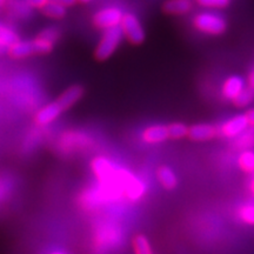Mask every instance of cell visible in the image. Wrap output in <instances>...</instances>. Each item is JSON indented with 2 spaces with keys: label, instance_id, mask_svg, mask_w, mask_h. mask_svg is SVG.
<instances>
[{
  "label": "cell",
  "instance_id": "6da1fadb",
  "mask_svg": "<svg viewBox=\"0 0 254 254\" xmlns=\"http://www.w3.org/2000/svg\"><path fill=\"white\" fill-rule=\"evenodd\" d=\"M92 172L100 184L104 198L124 194L131 201H136L145 194V184L127 170L119 167L105 157H97L91 163Z\"/></svg>",
  "mask_w": 254,
  "mask_h": 254
},
{
  "label": "cell",
  "instance_id": "7a4b0ae2",
  "mask_svg": "<svg viewBox=\"0 0 254 254\" xmlns=\"http://www.w3.org/2000/svg\"><path fill=\"white\" fill-rule=\"evenodd\" d=\"M123 37L124 34L120 26L105 30L103 37H101L99 44H98L97 49L94 51L95 59L99 60V62L109 59L118 49L123 40Z\"/></svg>",
  "mask_w": 254,
  "mask_h": 254
},
{
  "label": "cell",
  "instance_id": "3957f363",
  "mask_svg": "<svg viewBox=\"0 0 254 254\" xmlns=\"http://www.w3.org/2000/svg\"><path fill=\"white\" fill-rule=\"evenodd\" d=\"M193 25L196 30L204 32L206 34H212V36L222 34L227 27L224 18L218 14L209 13V12L196 14L193 19Z\"/></svg>",
  "mask_w": 254,
  "mask_h": 254
},
{
  "label": "cell",
  "instance_id": "277c9868",
  "mask_svg": "<svg viewBox=\"0 0 254 254\" xmlns=\"http://www.w3.org/2000/svg\"><path fill=\"white\" fill-rule=\"evenodd\" d=\"M124 37L133 45H140L145 40V31L139 19L133 13H125L120 23Z\"/></svg>",
  "mask_w": 254,
  "mask_h": 254
},
{
  "label": "cell",
  "instance_id": "5b68a950",
  "mask_svg": "<svg viewBox=\"0 0 254 254\" xmlns=\"http://www.w3.org/2000/svg\"><path fill=\"white\" fill-rule=\"evenodd\" d=\"M123 17V11L118 7L103 8L93 17V25L100 30H109V28L120 26Z\"/></svg>",
  "mask_w": 254,
  "mask_h": 254
},
{
  "label": "cell",
  "instance_id": "8992f818",
  "mask_svg": "<svg viewBox=\"0 0 254 254\" xmlns=\"http://www.w3.org/2000/svg\"><path fill=\"white\" fill-rule=\"evenodd\" d=\"M59 31L57 28H47V30L43 31L38 36L36 39L32 40L34 45V51L36 55H46L50 53L51 51L55 49V43L59 39Z\"/></svg>",
  "mask_w": 254,
  "mask_h": 254
},
{
  "label": "cell",
  "instance_id": "52a82bcc",
  "mask_svg": "<svg viewBox=\"0 0 254 254\" xmlns=\"http://www.w3.org/2000/svg\"><path fill=\"white\" fill-rule=\"evenodd\" d=\"M249 122L245 114L236 116L233 118L228 119L226 123H224L218 131V134H220L224 138H236L244 133L249 127Z\"/></svg>",
  "mask_w": 254,
  "mask_h": 254
},
{
  "label": "cell",
  "instance_id": "ba28073f",
  "mask_svg": "<svg viewBox=\"0 0 254 254\" xmlns=\"http://www.w3.org/2000/svg\"><path fill=\"white\" fill-rule=\"evenodd\" d=\"M218 135V129L209 124H196L189 127L187 136L192 141H208Z\"/></svg>",
  "mask_w": 254,
  "mask_h": 254
},
{
  "label": "cell",
  "instance_id": "9c48e42d",
  "mask_svg": "<svg viewBox=\"0 0 254 254\" xmlns=\"http://www.w3.org/2000/svg\"><path fill=\"white\" fill-rule=\"evenodd\" d=\"M244 90H245V81H244V79L238 77V75H232V77L225 80L221 88V93L222 97L233 101Z\"/></svg>",
  "mask_w": 254,
  "mask_h": 254
},
{
  "label": "cell",
  "instance_id": "30bf717a",
  "mask_svg": "<svg viewBox=\"0 0 254 254\" xmlns=\"http://www.w3.org/2000/svg\"><path fill=\"white\" fill-rule=\"evenodd\" d=\"M64 112L62 106L57 103V100L52 101V103L44 106L40 111H38V113L34 117L37 124L39 125H47V124L52 123L53 120H56L58 117Z\"/></svg>",
  "mask_w": 254,
  "mask_h": 254
},
{
  "label": "cell",
  "instance_id": "8fae6325",
  "mask_svg": "<svg viewBox=\"0 0 254 254\" xmlns=\"http://www.w3.org/2000/svg\"><path fill=\"white\" fill-rule=\"evenodd\" d=\"M82 95H84V88L79 85H73L60 94V97L57 99V103L62 106L64 111H66L71 109L75 103H78L82 98Z\"/></svg>",
  "mask_w": 254,
  "mask_h": 254
},
{
  "label": "cell",
  "instance_id": "7c38bea8",
  "mask_svg": "<svg viewBox=\"0 0 254 254\" xmlns=\"http://www.w3.org/2000/svg\"><path fill=\"white\" fill-rule=\"evenodd\" d=\"M142 139L147 144H159L168 139L167 126L164 125H152L142 132Z\"/></svg>",
  "mask_w": 254,
  "mask_h": 254
},
{
  "label": "cell",
  "instance_id": "4fadbf2b",
  "mask_svg": "<svg viewBox=\"0 0 254 254\" xmlns=\"http://www.w3.org/2000/svg\"><path fill=\"white\" fill-rule=\"evenodd\" d=\"M157 178L158 182L161 184V186H163L165 190H172L178 186L177 176L174 174L172 168L165 166V165L160 166L157 170Z\"/></svg>",
  "mask_w": 254,
  "mask_h": 254
},
{
  "label": "cell",
  "instance_id": "5bb4252c",
  "mask_svg": "<svg viewBox=\"0 0 254 254\" xmlns=\"http://www.w3.org/2000/svg\"><path fill=\"white\" fill-rule=\"evenodd\" d=\"M8 55L12 58H26V57L36 55L33 41H17L8 47Z\"/></svg>",
  "mask_w": 254,
  "mask_h": 254
},
{
  "label": "cell",
  "instance_id": "9a60e30c",
  "mask_svg": "<svg viewBox=\"0 0 254 254\" xmlns=\"http://www.w3.org/2000/svg\"><path fill=\"white\" fill-rule=\"evenodd\" d=\"M192 9L190 0H168L163 6V11L167 14H186Z\"/></svg>",
  "mask_w": 254,
  "mask_h": 254
},
{
  "label": "cell",
  "instance_id": "2e32d148",
  "mask_svg": "<svg viewBox=\"0 0 254 254\" xmlns=\"http://www.w3.org/2000/svg\"><path fill=\"white\" fill-rule=\"evenodd\" d=\"M132 247L134 254H154L150 240L144 234H136L132 239Z\"/></svg>",
  "mask_w": 254,
  "mask_h": 254
},
{
  "label": "cell",
  "instance_id": "e0dca14e",
  "mask_svg": "<svg viewBox=\"0 0 254 254\" xmlns=\"http://www.w3.org/2000/svg\"><path fill=\"white\" fill-rule=\"evenodd\" d=\"M41 12H43L44 15H46V17L49 18L62 19L65 17L66 14V7L58 4V2L49 0V1L44 5V7L41 8Z\"/></svg>",
  "mask_w": 254,
  "mask_h": 254
},
{
  "label": "cell",
  "instance_id": "ac0fdd59",
  "mask_svg": "<svg viewBox=\"0 0 254 254\" xmlns=\"http://www.w3.org/2000/svg\"><path fill=\"white\" fill-rule=\"evenodd\" d=\"M238 165L240 170L245 173H254V152L243 151L238 158Z\"/></svg>",
  "mask_w": 254,
  "mask_h": 254
},
{
  "label": "cell",
  "instance_id": "d6986e66",
  "mask_svg": "<svg viewBox=\"0 0 254 254\" xmlns=\"http://www.w3.org/2000/svg\"><path fill=\"white\" fill-rule=\"evenodd\" d=\"M19 40L20 39H19L18 34L13 30L0 24V46L9 47Z\"/></svg>",
  "mask_w": 254,
  "mask_h": 254
},
{
  "label": "cell",
  "instance_id": "ffe728a7",
  "mask_svg": "<svg viewBox=\"0 0 254 254\" xmlns=\"http://www.w3.org/2000/svg\"><path fill=\"white\" fill-rule=\"evenodd\" d=\"M168 129V139H173V140H179L187 136L189 133V127L183 123H173L167 126Z\"/></svg>",
  "mask_w": 254,
  "mask_h": 254
},
{
  "label": "cell",
  "instance_id": "44dd1931",
  "mask_svg": "<svg viewBox=\"0 0 254 254\" xmlns=\"http://www.w3.org/2000/svg\"><path fill=\"white\" fill-rule=\"evenodd\" d=\"M253 100H254V91L251 90L250 87H245V90L238 95L236 99L233 100V103L237 107H245V106H249Z\"/></svg>",
  "mask_w": 254,
  "mask_h": 254
},
{
  "label": "cell",
  "instance_id": "7402d4cb",
  "mask_svg": "<svg viewBox=\"0 0 254 254\" xmlns=\"http://www.w3.org/2000/svg\"><path fill=\"white\" fill-rule=\"evenodd\" d=\"M239 218L245 222V224L254 226V205L253 204L244 205L239 211Z\"/></svg>",
  "mask_w": 254,
  "mask_h": 254
},
{
  "label": "cell",
  "instance_id": "603a6c76",
  "mask_svg": "<svg viewBox=\"0 0 254 254\" xmlns=\"http://www.w3.org/2000/svg\"><path fill=\"white\" fill-rule=\"evenodd\" d=\"M199 5L208 8H224L230 4V0H196Z\"/></svg>",
  "mask_w": 254,
  "mask_h": 254
},
{
  "label": "cell",
  "instance_id": "cb8c5ba5",
  "mask_svg": "<svg viewBox=\"0 0 254 254\" xmlns=\"http://www.w3.org/2000/svg\"><path fill=\"white\" fill-rule=\"evenodd\" d=\"M24 1L26 2L28 6H31V7L41 9L49 0H24Z\"/></svg>",
  "mask_w": 254,
  "mask_h": 254
},
{
  "label": "cell",
  "instance_id": "d4e9b609",
  "mask_svg": "<svg viewBox=\"0 0 254 254\" xmlns=\"http://www.w3.org/2000/svg\"><path fill=\"white\" fill-rule=\"evenodd\" d=\"M52 1L58 2V4L63 5V6H65V7H68V6L74 5L75 2L78 1V0H52Z\"/></svg>",
  "mask_w": 254,
  "mask_h": 254
},
{
  "label": "cell",
  "instance_id": "484cf974",
  "mask_svg": "<svg viewBox=\"0 0 254 254\" xmlns=\"http://www.w3.org/2000/svg\"><path fill=\"white\" fill-rule=\"evenodd\" d=\"M246 118H247V122H249V125L250 126H254V109L247 111L245 113Z\"/></svg>",
  "mask_w": 254,
  "mask_h": 254
},
{
  "label": "cell",
  "instance_id": "4316f807",
  "mask_svg": "<svg viewBox=\"0 0 254 254\" xmlns=\"http://www.w3.org/2000/svg\"><path fill=\"white\" fill-rule=\"evenodd\" d=\"M247 87H250L251 90L254 91V68L250 72L249 78H247Z\"/></svg>",
  "mask_w": 254,
  "mask_h": 254
},
{
  "label": "cell",
  "instance_id": "83f0119b",
  "mask_svg": "<svg viewBox=\"0 0 254 254\" xmlns=\"http://www.w3.org/2000/svg\"><path fill=\"white\" fill-rule=\"evenodd\" d=\"M250 190H251V192H252V194L254 195V179L252 180V182H251V185H250Z\"/></svg>",
  "mask_w": 254,
  "mask_h": 254
},
{
  "label": "cell",
  "instance_id": "f1b7e54d",
  "mask_svg": "<svg viewBox=\"0 0 254 254\" xmlns=\"http://www.w3.org/2000/svg\"><path fill=\"white\" fill-rule=\"evenodd\" d=\"M78 1H80V2H82V4H86V2H90L91 0H78Z\"/></svg>",
  "mask_w": 254,
  "mask_h": 254
},
{
  "label": "cell",
  "instance_id": "f546056e",
  "mask_svg": "<svg viewBox=\"0 0 254 254\" xmlns=\"http://www.w3.org/2000/svg\"><path fill=\"white\" fill-rule=\"evenodd\" d=\"M4 1H5V0H0V6L4 4Z\"/></svg>",
  "mask_w": 254,
  "mask_h": 254
},
{
  "label": "cell",
  "instance_id": "4dcf8cb0",
  "mask_svg": "<svg viewBox=\"0 0 254 254\" xmlns=\"http://www.w3.org/2000/svg\"><path fill=\"white\" fill-rule=\"evenodd\" d=\"M52 254H65V253H62V252H55V253H52Z\"/></svg>",
  "mask_w": 254,
  "mask_h": 254
}]
</instances>
